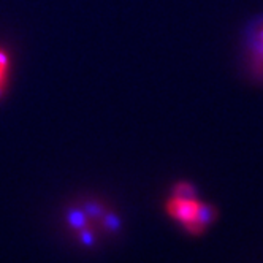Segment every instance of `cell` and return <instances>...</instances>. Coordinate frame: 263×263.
<instances>
[{
	"label": "cell",
	"instance_id": "6da1fadb",
	"mask_svg": "<svg viewBox=\"0 0 263 263\" xmlns=\"http://www.w3.org/2000/svg\"><path fill=\"white\" fill-rule=\"evenodd\" d=\"M198 206H200V201L197 198L187 200V198H176V197H173L170 201L166 203V211L170 213L175 219H178L182 223H185V222L195 219Z\"/></svg>",
	"mask_w": 263,
	"mask_h": 263
},
{
	"label": "cell",
	"instance_id": "7a4b0ae2",
	"mask_svg": "<svg viewBox=\"0 0 263 263\" xmlns=\"http://www.w3.org/2000/svg\"><path fill=\"white\" fill-rule=\"evenodd\" d=\"M249 49L251 55L258 68H263V20L255 23L249 32Z\"/></svg>",
	"mask_w": 263,
	"mask_h": 263
},
{
	"label": "cell",
	"instance_id": "3957f363",
	"mask_svg": "<svg viewBox=\"0 0 263 263\" xmlns=\"http://www.w3.org/2000/svg\"><path fill=\"white\" fill-rule=\"evenodd\" d=\"M11 70H13L11 55L5 48L0 46V99L5 96V92L10 86Z\"/></svg>",
	"mask_w": 263,
	"mask_h": 263
},
{
	"label": "cell",
	"instance_id": "277c9868",
	"mask_svg": "<svg viewBox=\"0 0 263 263\" xmlns=\"http://www.w3.org/2000/svg\"><path fill=\"white\" fill-rule=\"evenodd\" d=\"M214 216H216V213H214V210L211 208V206L204 204V203H200L198 210H197V214H195V220H198L203 225H208L210 222H213Z\"/></svg>",
	"mask_w": 263,
	"mask_h": 263
},
{
	"label": "cell",
	"instance_id": "5b68a950",
	"mask_svg": "<svg viewBox=\"0 0 263 263\" xmlns=\"http://www.w3.org/2000/svg\"><path fill=\"white\" fill-rule=\"evenodd\" d=\"M173 197H176V198H187V200L195 198V189L191 184H187V182H179V184L175 185Z\"/></svg>",
	"mask_w": 263,
	"mask_h": 263
}]
</instances>
